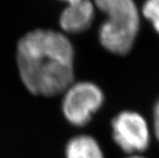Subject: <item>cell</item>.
<instances>
[{"mask_svg":"<svg viewBox=\"0 0 159 158\" xmlns=\"http://www.w3.org/2000/svg\"><path fill=\"white\" fill-rule=\"evenodd\" d=\"M16 61L20 78L33 94L55 96L75 82V49L59 32L27 33L17 43Z\"/></svg>","mask_w":159,"mask_h":158,"instance_id":"6da1fadb","label":"cell"},{"mask_svg":"<svg viewBox=\"0 0 159 158\" xmlns=\"http://www.w3.org/2000/svg\"><path fill=\"white\" fill-rule=\"evenodd\" d=\"M107 18L99 29L102 47L116 55L132 51L139 31V13L134 0H94Z\"/></svg>","mask_w":159,"mask_h":158,"instance_id":"7a4b0ae2","label":"cell"},{"mask_svg":"<svg viewBox=\"0 0 159 158\" xmlns=\"http://www.w3.org/2000/svg\"><path fill=\"white\" fill-rule=\"evenodd\" d=\"M62 112L75 127L88 125L105 102L103 90L93 81L74 82L63 93Z\"/></svg>","mask_w":159,"mask_h":158,"instance_id":"3957f363","label":"cell"},{"mask_svg":"<svg viewBox=\"0 0 159 158\" xmlns=\"http://www.w3.org/2000/svg\"><path fill=\"white\" fill-rule=\"evenodd\" d=\"M111 127L113 142L128 155L140 154L149 149L152 140L151 128L140 112L122 111L114 115Z\"/></svg>","mask_w":159,"mask_h":158,"instance_id":"277c9868","label":"cell"},{"mask_svg":"<svg viewBox=\"0 0 159 158\" xmlns=\"http://www.w3.org/2000/svg\"><path fill=\"white\" fill-rule=\"evenodd\" d=\"M94 16V8L90 0L70 3L59 19L60 27L66 33L79 34L88 29Z\"/></svg>","mask_w":159,"mask_h":158,"instance_id":"5b68a950","label":"cell"},{"mask_svg":"<svg viewBox=\"0 0 159 158\" xmlns=\"http://www.w3.org/2000/svg\"><path fill=\"white\" fill-rule=\"evenodd\" d=\"M66 158H105L99 142L92 135L79 134L70 138L65 149Z\"/></svg>","mask_w":159,"mask_h":158,"instance_id":"8992f818","label":"cell"},{"mask_svg":"<svg viewBox=\"0 0 159 158\" xmlns=\"http://www.w3.org/2000/svg\"><path fill=\"white\" fill-rule=\"evenodd\" d=\"M142 12L159 34V0H146L142 7Z\"/></svg>","mask_w":159,"mask_h":158,"instance_id":"52a82bcc","label":"cell"},{"mask_svg":"<svg viewBox=\"0 0 159 158\" xmlns=\"http://www.w3.org/2000/svg\"><path fill=\"white\" fill-rule=\"evenodd\" d=\"M152 129L154 136L159 143V98L156 100L152 110Z\"/></svg>","mask_w":159,"mask_h":158,"instance_id":"ba28073f","label":"cell"},{"mask_svg":"<svg viewBox=\"0 0 159 158\" xmlns=\"http://www.w3.org/2000/svg\"><path fill=\"white\" fill-rule=\"evenodd\" d=\"M124 158H147L143 155H140V154H133V155H128Z\"/></svg>","mask_w":159,"mask_h":158,"instance_id":"9c48e42d","label":"cell"},{"mask_svg":"<svg viewBox=\"0 0 159 158\" xmlns=\"http://www.w3.org/2000/svg\"><path fill=\"white\" fill-rule=\"evenodd\" d=\"M63 1H66V2H68V4H70V3H74V2L80 1V0H63Z\"/></svg>","mask_w":159,"mask_h":158,"instance_id":"30bf717a","label":"cell"}]
</instances>
